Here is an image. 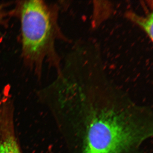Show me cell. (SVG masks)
<instances>
[{
    "label": "cell",
    "mask_w": 153,
    "mask_h": 153,
    "mask_svg": "<svg viewBox=\"0 0 153 153\" xmlns=\"http://www.w3.org/2000/svg\"><path fill=\"white\" fill-rule=\"evenodd\" d=\"M57 108L71 153H146L153 136L149 107L84 97L62 98Z\"/></svg>",
    "instance_id": "1"
},
{
    "label": "cell",
    "mask_w": 153,
    "mask_h": 153,
    "mask_svg": "<svg viewBox=\"0 0 153 153\" xmlns=\"http://www.w3.org/2000/svg\"><path fill=\"white\" fill-rule=\"evenodd\" d=\"M133 18L134 21L143 28L150 38L152 40L153 14L151 13L146 19H140L136 16H133Z\"/></svg>",
    "instance_id": "3"
},
{
    "label": "cell",
    "mask_w": 153,
    "mask_h": 153,
    "mask_svg": "<svg viewBox=\"0 0 153 153\" xmlns=\"http://www.w3.org/2000/svg\"><path fill=\"white\" fill-rule=\"evenodd\" d=\"M49 153H54L53 152H52V149H51V148H50V149H49Z\"/></svg>",
    "instance_id": "4"
},
{
    "label": "cell",
    "mask_w": 153,
    "mask_h": 153,
    "mask_svg": "<svg viewBox=\"0 0 153 153\" xmlns=\"http://www.w3.org/2000/svg\"><path fill=\"white\" fill-rule=\"evenodd\" d=\"M0 12H1V10H0Z\"/></svg>",
    "instance_id": "5"
},
{
    "label": "cell",
    "mask_w": 153,
    "mask_h": 153,
    "mask_svg": "<svg viewBox=\"0 0 153 153\" xmlns=\"http://www.w3.org/2000/svg\"><path fill=\"white\" fill-rule=\"evenodd\" d=\"M20 17L24 55L30 62L40 63L48 53L53 37L50 11L43 1H25Z\"/></svg>",
    "instance_id": "2"
}]
</instances>
